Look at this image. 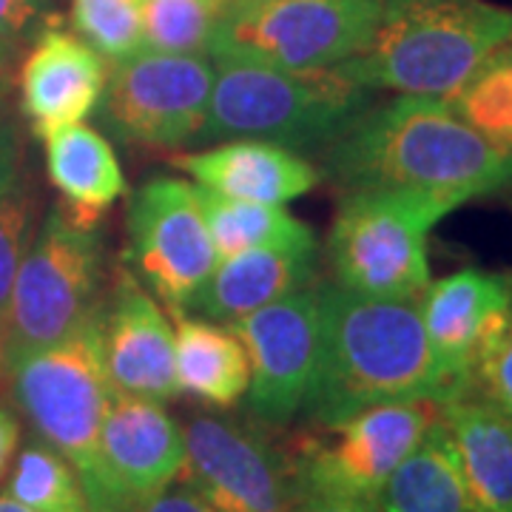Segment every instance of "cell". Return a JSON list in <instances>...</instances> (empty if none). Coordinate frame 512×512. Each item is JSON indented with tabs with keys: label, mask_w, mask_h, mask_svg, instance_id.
<instances>
[{
	"label": "cell",
	"mask_w": 512,
	"mask_h": 512,
	"mask_svg": "<svg viewBox=\"0 0 512 512\" xmlns=\"http://www.w3.org/2000/svg\"><path fill=\"white\" fill-rule=\"evenodd\" d=\"M9 89H12V77H9V72H0V106L9 97Z\"/></svg>",
	"instance_id": "obj_38"
},
{
	"label": "cell",
	"mask_w": 512,
	"mask_h": 512,
	"mask_svg": "<svg viewBox=\"0 0 512 512\" xmlns=\"http://www.w3.org/2000/svg\"><path fill=\"white\" fill-rule=\"evenodd\" d=\"M46 174L66 205L89 214H106L126 194V174L114 148L97 128L72 123L46 134Z\"/></svg>",
	"instance_id": "obj_22"
},
{
	"label": "cell",
	"mask_w": 512,
	"mask_h": 512,
	"mask_svg": "<svg viewBox=\"0 0 512 512\" xmlns=\"http://www.w3.org/2000/svg\"><path fill=\"white\" fill-rule=\"evenodd\" d=\"M109 80V60L57 23L35 37L20 66V111L43 140L57 128L83 123L97 111Z\"/></svg>",
	"instance_id": "obj_17"
},
{
	"label": "cell",
	"mask_w": 512,
	"mask_h": 512,
	"mask_svg": "<svg viewBox=\"0 0 512 512\" xmlns=\"http://www.w3.org/2000/svg\"><path fill=\"white\" fill-rule=\"evenodd\" d=\"M316 274L319 248H276L225 256L205 279L185 313L231 325L288 293L313 285Z\"/></svg>",
	"instance_id": "obj_19"
},
{
	"label": "cell",
	"mask_w": 512,
	"mask_h": 512,
	"mask_svg": "<svg viewBox=\"0 0 512 512\" xmlns=\"http://www.w3.org/2000/svg\"><path fill=\"white\" fill-rule=\"evenodd\" d=\"M134 512H217L205 498H200V495L194 493L188 484H171V487H165V490H160L157 495H151V498H146L143 504H137L134 507Z\"/></svg>",
	"instance_id": "obj_32"
},
{
	"label": "cell",
	"mask_w": 512,
	"mask_h": 512,
	"mask_svg": "<svg viewBox=\"0 0 512 512\" xmlns=\"http://www.w3.org/2000/svg\"><path fill=\"white\" fill-rule=\"evenodd\" d=\"M18 49H15V46H9V43H3V40H0V72H9V69H12V63H15V60H18Z\"/></svg>",
	"instance_id": "obj_36"
},
{
	"label": "cell",
	"mask_w": 512,
	"mask_h": 512,
	"mask_svg": "<svg viewBox=\"0 0 512 512\" xmlns=\"http://www.w3.org/2000/svg\"><path fill=\"white\" fill-rule=\"evenodd\" d=\"M441 402L407 399L367 407L322 427V436L293 458L299 498H348L373 504L384 481L439 421Z\"/></svg>",
	"instance_id": "obj_10"
},
{
	"label": "cell",
	"mask_w": 512,
	"mask_h": 512,
	"mask_svg": "<svg viewBox=\"0 0 512 512\" xmlns=\"http://www.w3.org/2000/svg\"><path fill=\"white\" fill-rule=\"evenodd\" d=\"M214 69L200 143L259 140L319 157L373 103V89L339 66L296 72L214 60Z\"/></svg>",
	"instance_id": "obj_4"
},
{
	"label": "cell",
	"mask_w": 512,
	"mask_h": 512,
	"mask_svg": "<svg viewBox=\"0 0 512 512\" xmlns=\"http://www.w3.org/2000/svg\"><path fill=\"white\" fill-rule=\"evenodd\" d=\"M52 23V0H0V40L18 52Z\"/></svg>",
	"instance_id": "obj_31"
},
{
	"label": "cell",
	"mask_w": 512,
	"mask_h": 512,
	"mask_svg": "<svg viewBox=\"0 0 512 512\" xmlns=\"http://www.w3.org/2000/svg\"><path fill=\"white\" fill-rule=\"evenodd\" d=\"M407 399L444 402L419 302L362 296L319 279V356L302 416L322 430Z\"/></svg>",
	"instance_id": "obj_2"
},
{
	"label": "cell",
	"mask_w": 512,
	"mask_h": 512,
	"mask_svg": "<svg viewBox=\"0 0 512 512\" xmlns=\"http://www.w3.org/2000/svg\"><path fill=\"white\" fill-rule=\"evenodd\" d=\"M177 379L191 399L228 410L245 399L251 384L248 353L228 325L194 313H174Z\"/></svg>",
	"instance_id": "obj_21"
},
{
	"label": "cell",
	"mask_w": 512,
	"mask_h": 512,
	"mask_svg": "<svg viewBox=\"0 0 512 512\" xmlns=\"http://www.w3.org/2000/svg\"><path fill=\"white\" fill-rule=\"evenodd\" d=\"M171 165L214 194L271 205L305 197L322 180L308 157L259 140H225L205 151L177 154Z\"/></svg>",
	"instance_id": "obj_18"
},
{
	"label": "cell",
	"mask_w": 512,
	"mask_h": 512,
	"mask_svg": "<svg viewBox=\"0 0 512 512\" xmlns=\"http://www.w3.org/2000/svg\"><path fill=\"white\" fill-rule=\"evenodd\" d=\"M228 3H231V0H228Z\"/></svg>",
	"instance_id": "obj_40"
},
{
	"label": "cell",
	"mask_w": 512,
	"mask_h": 512,
	"mask_svg": "<svg viewBox=\"0 0 512 512\" xmlns=\"http://www.w3.org/2000/svg\"><path fill=\"white\" fill-rule=\"evenodd\" d=\"M441 419L473 510L512 512V421L473 390L441 402Z\"/></svg>",
	"instance_id": "obj_20"
},
{
	"label": "cell",
	"mask_w": 512,
	"mask_h": 512,
	"mask_svg": "<svg viewBox=\"0 0 512 512\" xmlns=\"http://www.w3.org/2000/svg\"><path fill=\"white\" fill-rule=\"evenodd\" d=\"M373 507L376 512H476L441 416L419 447L384 481Z\"/></svg>",
	"instance_id": "obj_23"
},
{
	"label": "cell",
	"mask_w": 512,
	"mask_h": 512,
	"mask_svg": "<svg viewBox=\"0 0 512 512\" xmlns=\"http://www.w3.org/2000/svg\"><path fill=\"white\" fill-rule=\"evenodd\" d=\"M456 208L419 191L342 194L325 242L333 282L362 296L419 302L430 285L427 237Z\"/></svg>",
	"instance_id": "obj_7"
},
{
	"label": "cell",
	"mask_w": 512,
	"mask_h": 512,
	"mask_svg": "<svg viewBox=\"0 0 512 512\" xmlns=\"http://www.w3.org/2000/svg\"><path fill=\"white\" fill-rule=\"evenodd\" d=\"M37 200L35 185L26 174H20L15 183L0 194V328L9 308V296L15 288V276L20 271L23 256L29 254L32 239L37 234Z\"/></svg>",
	"instance_id": "obj_29"
},
{
	"label": "cell",
	"mask_w": 512,
	"mask_h": 512,
	"mask_svg": "<svg viewBox=\"0 0 512 512\" xmlns=\"http://www.w3.org/2000/svg\"><path fill=\"white\" fill-rule=\"evenodd\" d=\"M470 390L481 399H487L495 410H501L512 421V311L504 333L478 362Z\"/></svg>",
	"instance_id": "obj_30"
},
{
	"label": "cell",
	"mask_w": 512,
	"mask_h": 512,
	"mask_svg": "<svg viewBox=\"0 0 512 512\" xmlns=\"http://www.w3.org/2000/svg\"><path fill=\"white\" fill-rule=\"evenodd\" d=\"M6 493L35 512H94L77 470L37 436L12 458Z\"/></svg>",
	"instance_id": "obj_25"
},
{
	"label": "cell",
	"mask_w": 512,
	"mask_h": 512,
	"mask_svg": "<svg viewBox=\"0 0 512 512\" xmlns=\"http://www.w3.org/2000/svg\"><path fill=\"white\" fill-rule=\"evenodd\" d=\"M20 163H23V143L15 120L0 106V194L18 180Z\"/></svg>",
	"instance_id": "obj_33"
},
{
	"label": "cell",
	"mask_w": 512,
	"mask_h": 512,
	"mask_svg": "<svg viewBox=\"0 0 512 512\" xmlns=\"http://www.w3.org/2000/svg\"><path fill=\"white\" fill-rule=\"evenodd\" d=\"M419 308L447 402L470 390L478 362L507 328L512 276L464 268L430 282Z\"/></svg>",
	"instance_id": "obj_14"
},
{
	"label": "cell",
	"mask_w": 512,
	"mask_h": 512,
	"mask_svg": "<svg viewBox=\"0 0 512 512\" xmlns=\"http://www.w3.org/2000/svg\"><path fill=\"white\" fill-rule=\"evenodd\" d=\"M382 0H231L214 29V60L276 69H336L370 46Z\"/></svg>",
	"instance_id": "obj_8"
},
{
	"label": "cell",
	"mask_w": 512,
	"mask_h": 512,
	"mask_svg": "<svg viewBox=\"0 0 512 512\" xmlns=\"http://www.w3.org/2000/svg\"><path fill=\"white\" fill-rule=\"evenodd\" d=\"M194 197L220 259L248 251H288L316 248V234L308 222L296 220L285 205L231 200L194 183Z\"/></svg>",
	"instance_id": "obj_24"
},
{
	"label": "cell",
	"mask_w": 512,
	"mask_h": 512,
	"mask_svg": "<svg viewBox=\"0 0 512 512\" xmlns=\"http://www.w3.org/2000/svg\"><path fill=\"white\" fill-rule=\"evenodd\" d=\"M6 373L37 439L52 444L77 470L94 512H109L100 433L114 393L103 370L97 305L60 342L23 356Z\"/></svg>",
	"instance_id": "obj_5"
},
{
	"label": "cell",
	"mask_w": 512,
	"mask_h": 512,
	"mask_svg": "<svg viewBox=\"0 0 512 512\" xmlns=\"http://www.w3.org/2000/svg\"><path fill=\"white\" fill-rule=\"evenodd\" d=\"M188 484L217 512H293L296 467L251 421L197 413L183 427Z\"/></svg>",
	"instance_id": "obj_11"
},
{
	"label": "cell",
	"mask_w": 512,
	"mask_h": 512,
	"mask_svg": "<svg viewBox=\"0 0 512 512\" xmlns=\"http://www.w3.org/2000/svg\"><path fill=\"white\" fill-rule=\"evenodd\" d=\"M126 262L157 302L185 313L220 256L194 197V185L154 177L137 188L126 214Z\"/></svg>",
	"instance_id": "obj_12"
},
{
	"label": "cell",
	"mask_w": 512,
	"mask_h": 512,
	"mask_svg": "<svg viewBox=\"0 0 512 512\" xmlns=\"http://www.w3.org/2000/svg\"><path fill=\"white\" fill-rule=\"evenodd\" d=\"M293 512H376V507L348 498H299Z\"/></svg>",
	"instance_id": "obj_35"
},
{
	"label": "cell",
	"mask_w": 512,
	"mask_h": 512,
	"mask_svg": "<svg viewBox=\"0 0 512 512\" xmlns=\"http://www.w3.org/2000/svg\"><path fill=\"white\" fill-rule=\"evenodd\" d=\"M0 512H35V510H29L26 504H20L18 498H12L9 493H0Z\"/></svg>",
	"instance_id": "obj_37"
},
{
	"label": "cell",
	"mask_w": 512,
	"mask_h": 512,
	"mask_svg": "<svg viewBox=\"0 0 512 512\" xmlns=\"http://www.w3.org/2000/svg\"><path fill=\"white\" fill-rule=\"evenodd\" d=\"M467 126L512 157V43L501 46L450 100Z\"/></svg>",
	"instance_id": "obj_26"
},
{
	"label": "cell",
	"mask_w": 512,
	"mask_h": 512,
	"mask_svg": "<svg viewBox=\"0 0 512 512\" xmlns=\"http://www.w3.org/2000/svg\"><path fill=\"white\" fill-rule=\"evenodd\" d=\"M248 353V413L259 424L285 427L308 402L319 356V279L231 322Z\"/></svg>",
	"instance_id": "obj_13"
},
{
	"label": "cell",
	"mask_w": 512,
	"mask_h": 512,
	"mask_svg": "<svg viewBox=\"0 0 512 512\" xmlns=\"http://www.w3.org/2000/svg\"><path fill=\"white\" fill-rule=\"evenodd\" d=\"M20 447V419L9 410V407H0V481L9 473L12 467V458L18 453Z\"/></svg>",
	"instance_id": "obj_34"
},
{
	"label": "cell",
	"mask_w": 512,
	"mask_h": 512,
	"mask_svg": "<svg viewBox=\"0 0 512 512\" xmlns=\"http://www.w3.org/2000/svg\"><path fill=\"white\" fill-rule=\"evenodd\" d=\"M507 43L512 9L487 0H382L370 46L339 69L373 92L453 100Z\"/></svg>",
	"instance_id": "obj_3"
},
{
	"label": "cell",
	"mask_w": 512,
	"mask_h": 512,
	"mask_svg": "<svg viewBox=\"0 0 512 512\" xmlns=\"http://www.w3.org/2000/svg\"><path fill=\"white\" fill-rule=\"evenodd\" d=\"M97 325L111 393L160 404L183 393L174 325L131 271L117 276L109 296L97 302Z\"/></svg>",
	"instance_id": "obj_15"
},
{
	"label": "cell",
	"mask_w": 512,
	"mask_h": 512,
	"mask_svg": "<svg viewBox=\"0 0 512 512\" xmlns=\"http://www.w3.org/2000/svg\"><path fill=\"white\" fill-rule=\"evenodd\" d=\"M6 373V359H3V339H0V376Z\"/></svg>",
	"instance_id": "obj_39"
},
{
	"label": "cell",
	"mask_w": 512,
	"mask_h": 512,
	"mask_svg": "<svg viewBox=\"0 0 512 512\" xmlns=\"http://www.w3.org/2000/svg\"><path fill=\"white\" fill-rule=\"evenodd\" d=\"M106 234L103 214L77 211L60 200L37 225L3 316L6 370L72 333L100 302Z\"/></svg>",
	"instance_id": "obj_6"
},
{
	"label": "cell",
	"mask_w": 512,
	"mask_h": 512,
	"mask_svg": "<svg viewBox=\"0 0 512 512\" xmlns=\"http://www.w3.org/2000/svg\"><path fill=\"white\" fill-rule=\"evenodd\" d=\"M146 0H72V26L109 66L143 49Z\"/></svg>",
	"instance_id": "obj_28"
},
{
	"label": "cell",
	"mask_w": 512,
	"mask_h": 512,
	"mask_svg": "<svg viewBox=\"0 0 512 512\" xmlns=\"http://www.w3.org/2000/svg\"><path fill=\"white\" fill-rule=\"evenodd\" d=\"M100 464L109 512H134L183 473V427L160 402L114 393L100 433Z\"/></svg>",
	"instance_id": "obj_16"
},
{
	"label": "cell",
	"mask_w": 512,
	"mask_h": 512,
	"mask_svg": "<svg viewBox=\"0 0 512 512\" xmlns=\"http://www.w3.org/2000/svg\"><path fill=\"white\" fill-rule=\"evenodd\" d=\"M228 0H146L143 49L165 55H208Z\"/></svg>",
	"instance_id": "obj_27"
},
{
	"label": "cell",
	"mask_w": 512,
	"mask_h": 512,
	"mask_svg": "<svg viewBox=\"0 0 512 512\" xmlns=\"http://www.w3.org/2000/svg\"><path fill=\"white\" fill-rule=\"evenodd\" d=\"M211 55H165L140 49L109 66L100 97L103 131L131 146H197L214 89Z\"/></svg>",
	"instance_id": "obj_9"
},
{
	"label": "cell",
	"mask_w": 512,
	"mask_h": 512,
	"mask_svg": "<svg viewBox=\"0 0 512 512\" xmlns=\"http://www.w3.org/2000/svg\"><path fill=\"white\" fill-rule=\"evenodd\" d=\"M319 160L342 194L419 191L464 205L512 183L510 154L436 97L399 94L370 103Z\"/></svg>",
	"instance_id": "obj_1"
}]
</instances>
